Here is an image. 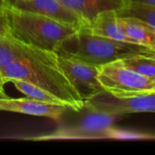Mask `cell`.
<instances>
[{"instance_id":"9c48e42d","label":"cell","mask_w":155,"mask_h":155,"mask_svg":"<svg viewBox=\"0 0 155 155\" xmlns=\"http://www.w3.org/2000/svg\"><path fill=\"white\" fill-rule=\"evenodd\" d=\"M67 109L69 108L65 105L47 104L27 97L19 99L9 98L7 96L0 97V111L48 117L56 121L62 118Z\"/></svg>"},{"instance_id":"9a60e30c","label":"cell","mask_w":155,"mask_h":155,"mask_svg":"<svg viewBox=\"0 0 155 155\" xmlns=\"http://www.w3.org/2000/svg\"><path fill=\"white\" fill-rule=\"evenodd\" d=\"M116 12L118 16L135 17L155 27V6L127 1L124 6Z\"/></svg>"},{"instance_id":"2e32d148","label":"cell","mask_w":155,"mask_h":155,"mask_svg":"<svg viewBox=\"0 0 155 155\" xmlns=\"http://www.w3.org/2000/svg\"><path fill=\"white\" fill-rule=\"evenodd\" d=\"M132 70L150 78L155 79V56L138 54L122 60Z\"/></svg>"},{"instance_id":"3957f363","label":"cell","mask_w":155,"mask_h":155,"mask_svg":"<svg viewBox=\"0 0 155 155\" xmlns=\"http://www.w3.org/2000/svg\"><path fill=\"white\" fill-rule=\"evenodd\" d=\"M10 34L31 46L56 51L59 45L77 32V28L31 11L5 6Z\"/></svg>"},{"instance_id":"ba28073f","label":"cell","mask_w":155,"mask_h":155,"mask_svg":"<svg viewBox=\"0 0 155 155\" xmlns=\"http://www.w3.org/2000/svg\"><path fill=\"white\" fill-rule=\"evenodd\" d=\"M6 5L37 13L77 29L85 26L84 20L60 0H6Z\"/></svg>"},{"instance_id":"e0dca14e","label":"cell","mask_w":155,"mask_h":155,"mask_svg":"<svg viewBox=\"0 0 155 155\" xmlns=\"http://www.w3.org/2000/svg\"><path fill=\"white\" fill-rule=\"evenodd\" d=\"M104 139L115 140H155V134L143 132L123 130L111 126L104 134Z\"/></svg>"},{"instance_id":"7c38bea8","label":"cell","mask_w":155,"mask_h":155,"mask_svg":"<svg viewBox=\"0 0 155 155\" xmlns=\"http://www.w3.org/2000/svg\"><path fill=\"white\" fill-rule=\"evenodd\" d=\"M118 19L133 43L155 50V27L135 17L118 16Z\"/></svg>"},{"instance_id":"ac0fdd59","label":"cell","mask_w":155,"mask_h":155,"mask_svg":"<svg viewBox=\"0 0 155 155\" xmlns=\"http://www.w3.org/2000/svg\"><path fill=\"white\" fill-rule=\"evenodd\" d=\"M0 34L1 35H11L7 25L6 16H5V7L0 8Z\"/></svg>"},{"instance_id":"44dd1931","label":"cell","mask_w":155,"mask_h":155,"mask_svg":"<svg viewBox=\"0 0 155 155\" xmlns=\"http://www.w3.org/2000/svg\"><path fill=\"white\" fill-rule=\"evenodd\" d=\"M6 6V0H0V8H5Z\"/></svg>"},{"instance_id":"5bb4252c","label":"cell","mask_w":155,"mask_h":155,"mask_svg":"<svg viewBox=\"0 0 155 155\" xmlns=\"http://www.w3.org/2000/svg\"><path fill=\"white\" fill-rule=\"evenodd\" d=\"M10 83H12L19 92H21L29 99L39 101V102H44L47 104H59V105L67 106L63 101H61L55 95L52 94L51 93L45 91V89L35 84H33L29 82L15 79V80H12Z\"/></svg>"},{"instance_id":"4fadbf2b","label":"cell","mask_w":155,"mask_h":155,"mask_svg":"<svg viewBox=\"0 0 155 155\" xmlns=\"http://www.w3.org/2000/svg\"><path fill=\"white\" fill-rule=\"evenodd\" d=\"M27 48L28 45L19 41L12 35L0 34V70L2 71L13 61L23 57Z\"/></svg>"},{"instance_id":"d6986e66","label":"cell","mask_w":155,"mask_h":155,"mask_svg":"<svg viewBox=\"0 0 155 155\" xmlns=\"http://www.w3.org/2000/svg\"><path fill=\"white\" fill-rule=\"evenodd\" d=\"M6 84L4 75L2 74V71L0 70V97H6V94L5 93V84Z\"/></svg>"},{"instance_id":"5b68a950","label":"cell","mask_w":155,"mask_h":155,"mask_svg":"<svg viewBox=\"0 0 155 155\" xmlns=\"http://www.w3.org/2000/svg\"><path fill=\"white\" fill-rule=\"evenodd\" d=\"M98 80L104 91L114 94L155 92V79L132 70L122 60L99 66Z\"/></svg>"},{"instance_id":"30bf717a","label":"cell","mask_w":155,"mask_h":155,"mask_svg":"<svg viewBox=\"0 0 155 155\" xmlns=\"http://www.w3.org/2000/svg\"><path fill=\"white\" fill-rule=\"evenodd\" d=\"M82 28L100 36L122 42L133 43L120 24L116 10H107L100 13L86 26Z\"/></svg>"},{"instance_id":"277c9868","label":"cell","mask_w":155,"mask_h":155,"mask_svg":"<svg viewBox=\"0 0 155 155\" xmlns=\"http://www.w3.org/2000/svg\"><path fill=\"white\" fill-rule=\"evenodd\" d=\"M84 108L90 112L117 116L137 113H155V92L114 94L104 90L85 100Z\"/></svg>"},{"instance_id":"8fae6325","label":"cell","mask_w":155,"mask_h":155,"mask_svg":"<svg viewBox=\"0 0 155 155\" xmlns=\"http://www.w3.org/2000/svg\"><path fill=\"white\" fill-rule=\"evenodd\" d=\"M74 11L85 23V26L100 13L107 10H119L126 0H60Z\"/></svg>"},{"instance_id":"52a82bcc","label":"cell","mask_w":155,"mask_h":155,"mask_svg":"<svg viewBox=\"0 0 155 155\" xmlns=\"http://www.w3.org/2000/svg\"><path fill=\"white\" fill-rule=\"evenodd\" d=\"M58 55L61 66L84 101L104 91L98 80L99 66L74 58Z\"/></svg>"},{"instance_id":"ffe728a7","label":"cell","mask_w":155,"mask_h":155,"mask_svg":"<svg viewBox=\"0 0 155 155\" xmlns=\"http://www.w3.org/2000/svg\"><path fill=\"white\" fill-rule=\"evenodd\" d=\"M129 2H134V3H139V4H143V5H149L155 6V0H126Z\"/></svg>"},{"instance_id":"6da1fadb","label":"cell","mask_w":155,"mask_h":155,"mask_svg":"<svg viewBox=\"0 0 155 155\" xmlns=\"http://www.w3.org/2000/svg\"><path fill=\"white\" fill-rule=\"evenodd\" d=\"M2 74L6 83L23 80L45 89L73 111L80 112L84 108V99L61 66L55 51L28 45L25 54L5 66Z\"/></svg>"},{"instance_id":"8992f818","label":"cell","mask_w":155,"mask_h":155,"mask_svg":"<svg viewBox=\"0 0 155 155\" xmlns=\"http://www.w3.org/2000/svg\"><path fill=\"white\" fill-rule=\"evenodd\" d=\"M117 115L91 112L79 124L73 126H64L44 135L26 137V140L50 141V140H86L104 139L105 130L113 126Z\"/></svg>"},{"instance_id":"7a4b0ae2","label":"cell","mask_w":155,"mask_h":155,"mask_svg":"<svg viewBox=\"0 0 155 155\" xmlns=\"http://www.w3.org/2000/svg\"><path fill=\"white\" fill-rule=\"evenodd\" d=\"M55 52L95 66L138 54L155 56V50L149 47L94 35L84 28L66 38Z\"/></svg>"}]
</instances>
